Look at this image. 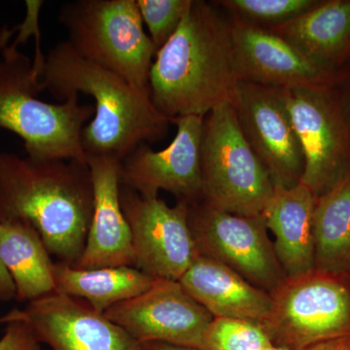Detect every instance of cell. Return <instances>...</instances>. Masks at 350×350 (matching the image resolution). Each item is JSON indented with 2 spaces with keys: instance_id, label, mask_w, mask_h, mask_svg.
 <instances>
[{
  "instance_id": "1",
  "label": "cell",
  "mask_w": 350,
  "mask_h": 350,
  "mask_svg": "<svg viewBox=\"0 0 350 350\" xmlns=\"http://www.w3.org/2000/svg\"><path fill=\"white\" fill-rule=\"evenodd\" d=\"M238 83L229 18L213 1L191 0L176 32L152 64L149 91L154 105L170 122L204 117L231 103Z\"/></svg>"
},
{
  "instance_id": "2",
  "label": "cell",
  "mask_w": 350,
  "mask_h": 350,
  "mask_svg": "<svg viewBox=\"0 0 350 350\" xmlns=\"http://www.w3.org/2000/svg\"><path fill=\"white\" fill-rule=\"evenodd\" d=\"M93 209L87 163L34 160L0 151V220L33 226L57 262L75 266L79 261Z\"/></svg>"
},
{
  "instance_id": "3",
  "label": "cell",
  "mask_w": 350,
  "mask_h": 350,
  "mask_svg": "<svg viewBox=\"0 0 350 350\" xmlns=\"http://www.w3.org/2000/svg\"><path fill=\"white\" fill-rule=\"evenodd\" d=\"M40 81L57 100L79 94L94 98L93 119L81 135L86 160L109 157L121 162L140 144L159 142L167 135L170 122L157 109L150 94L84 59L66 40L45 56Z\"/></svg>"
},
{
  "instance_id": "4",
  "label": "cell",
  "mask_w": 350,
  "mask_h": 350,
  "mask_svg": "<svg viewBox=\"0 0 350 350\" xmlns=\"http://www.w3.org/2000/svg\"><path fill=\"white\" fill-rule=\"evenodd\" d=\"M0 128L24 142L34 160H77L87 163L81 135L94 115V105L78 96L61 103L40 100V77L17 45H0Z\"/></svg>"
},
{
  "instance_id": "5",
  "label": "cell",
  "mask_w": 350,
  "mask_h": 350,
  "mask_svg": "<svg viewBox=\"0 0 350 350\" xmlns=\"http://www.w3.org/2000/svg\"><path fill=\"white\" fill-rule=\"evenodd\" d=\"M57 20L77 54L150 94L149 76L157 51L137 0H75L64 3Z\"/></svg>"
},
{
  "instance_id": "6",
  "label": "cell",
  "mask_w": 350,
  "mask_h": 350,
  "mask_svg": "<svg viewBox=\"0 0 350 350\" xmlns=\"http://www.w3.org/2000/svg\"><path fill=\"white\" fill-rule=\"evenodd\" d=\"M202 202L241 216H260L275 186L244 137L231 103L204 117L200 142Z\"/></svg>"
},
{
  "instance_id": "7",
  "label": "cell",
  "mask_w": 350,
  "mask_h": 350,
  "mask_svg": "<svg viewBox=\"0 0 350 350\" xmlns=\"http://www.w3.org/2000/svg\"><path fill=\"white\" fill-rule=\"evenodd\" d=\"M262 327L275 347L304 350L350 337V278L314 271L286 278L271 292Z\"/></svg>"
},
{
  "instance_id": "8",
  "label": "cell",
  "mask_w": 350,
  "mask_h": 350,
  "mask_svg": "<svg viewBox=\"0 0 350 350\" xmlns=\"http://www.w3.org/2000/svg\"><path fill=\"white\" fill-rule=\"evenodd\" d=\"M332 86L280 89L305 157L301 183L317 198L350 172L349 105Z\"/></svg>"
},
{
  "instance_id": "9",
  "label": "cell",
  "mask_w": 350,
  "mask_h": 350,
  "mask_svg": "<svg viewBox=\"0 0 350 350\" xmlns=\"http://www.w3.org/2000/svg\"><path fill=\"white\" fill-rule=\"evenodd\" d=\"M189 225L200 254L271 294L287 278L260 216L225 213L202 200L188 204Z\"/></svg>"
},
{
  "instance_id": "10",
  "label": "cell",
  "mask_w": 350,
  "mask_h": 350,
  "mask_svg": "<svg viewBox=\"0 0 350 350\" xmlns=\"http://www.w3.org/2000/svg\"><path fill=\"white\" fill-rule=\"evenodd\" d=\"M120 200L130 226L135 267L157 280L178 282L198 255L188 204L170 206L121 186Z\"/></svg>"
},
{
  "instance_id": "11",
  "label": "cell",
  "mask_w": 350,
  "mask_h": 350,
  "mask_svg": "<svg viewBox=\"0 0 350 350\" xmlns=\"http://www.w3.org/2000/svg\"><path fill=\"white\" fill-rule=\"evenodd\" d=\"M231 103L244 137L275 188L300 184L305 157L280 90L239 81Z\"/></svg>"
},
{
  "instance_id": "12",
  "label": "cell",
  "mask_w": 350,
  "mask_h": 350,
  "mask_svg": "<svg viewBox=\"0 0 350 350\" xmlns=\"http://www.w3.org/2000/svg\"><path fill=\"white\" fill-rule=\"evenodd\" d=\"M11 321L24 322L51 350H142V344L105 313L57 292L0 317V324Z\"/></svg>"
},
{
  "instance_id": "13",
  "label": "cell",
  "mask_w": 350,
  "mask_h": 350,
  "mask_svg": "<svg viewBox=\"0 0 350 350\" xmlns=\"http://www.w3.org/2000/svg\"><path fill=\"white\" fill-rule=\"evenodd\" d=\"M139 344L167 342L202 350L214 317L179 282L157 280L144 293L105 312Z\"/></svg>"
},
{
  "instance_id": "14",
  "label": "cell",
  "mask_w": 350,
  "mask_h": 350,
  "mask_svg": "<svg viewBox=\"0 0 350 350\" xmlns=\"http://www.w3.org/2000/svg\"><path fill=\"white\" fill-rule=\"evenodd\" d=\"M176 135L167 148L152 150L140 144L120 162L121 186L142 197H158L163 190L187 204L202 198L200 142L204 117L184 116L170 121Z\"/></svg>"
},
{
  "instance_id": "15",
  "label": "cell",
  "mask_w": 350,
  "mask_h": 350,
  "mask_svg": "<svg viewBox=\"0 0 350 350\" xmlns=\"http://www.w3.org/2000/svg\"><path fill=\"white\" fill-rule=\"evenodd\" d=\"M229 20L239 81L273 89L324 86L335 82V73L320 68L278 34Z\"/></svg>"
},
{
  "instance_id": "16",
  "label": "cell",
  "mask_w": 350,
  "mask_h": 350,
  "mask_svg": "<svg viewBox=\"0 0 350 350\" xmlns=\"http://www.w3.org/2000/svg\"><path fill=\"white\" fill-rule=\"evenodd\" d=\"M94 189V209L86 244L75 267H135L130 226L120 200V162L109 157H88Z\"/></svg>"
},
{
  "instance_id": "17",
  "label": "cell",
  "mask_w": 350,
  "mask_h": 350,
  "mask_svg": "<svg viewBox=\"0 0 350 350\" xmlns=\"http://www.w3.org/2000/svg\"><path fill=\"white\" fill-rule=\"evenodd\" d=\"M178 282L213 317L248 320L262 326L271 312V295L204 255H198Z\"/></svg>"
},
{
  "instance_id": "18",
  "label": "cell",
  "mask_w": 350,
  "mask_h": 350,
  "mask_svg": "<svg viewBox=\"0 0 350 350\" xmlns=\"http://www.w3.org/2000/svg\"><path fill=\"white\" fill-rule=\"evenodd\" d=\"M317 197L304 184L275 188L262 216L275 236L276 257L287 278H297L315 269L313 213Z\"/></svg>"
},
{
  "instance_id": "19",
  "label": "cell",
  "mask_w": 350,
  "mask_h": 350,
  "mask_svg": "<svg viewBox=\"0 0 350 350\" xmlns=\"http://www.w3.org/2000/svg\"><path fill=\"white\" fill-rule=\"evenodd\" d=\"M269 31L335 73L350 55V0L320 1L301 17Z\"/></svg>"
},
{
  "instance_id": "20",
  "label": "cell",
  "mask_w": 350,
  "mask_h": 350,
  "mask_svg": "<svg viewBox=\"0 0 350 350\" xmlns=\"http://www.w3.org/2000/svg\"><path fill=\"white\" fill-rule=\"evenodd\" d=\"M0 259L15 285V300L29 303L56 292L55 262L29 223L0 220Z\"/></svg>"
},
{
  "instance_id": "21",
  "label": "cell",
  "mask_w": 350,
  "mask_h": 350,
  "mask_svg": "<svg viewBox=\"0 0 350 350\" xmlns=\"http://www.w3.org/2000/svg\"><path fill=\"white\" fill-rule=\"evenodd\" d=\"M54 280L57 293L84 299L96 312L105 313L113 306L144 293L157 278L135 267L79 269L55 262Z\"/></svg>"
},
{
  "instance_id": "22",
  "label": "cell",
  "mask_w": 350,
  "mask_h": 350,
  "mask_svg": "<svg viewBox=\"0 0 350 350\" xmlns=\"http://www.w3.org/2000/svg\"><path fill=\"white\" fill-rule=\"evenodd\" d=\"M315 269L350 273V172L325 194L313 213Z\"/></svg>"
},
{
  "instance_id": "23",
  "label": "cell",
  "mask_w": 350,
  "mask_h": 350,
  "mask_svg": "<svg viewBox=\"0 0 350 350\" xmlns=\"http://www.w3.org/2000/svg\"><path fill=\"white\" fill-rule=\"evenodd\" d=\"M229 15V19L264 29L292 22L319 5L317 0H220L213 1Z\"/></svg>"
},
{
  "instance_id": "24",
  "label": "cell",
  "mask_w": 350,
  "mask_h": 350,
  "mask_svg": "<svg viewBox=\"0 0 350 350\" xmlns=\"http://www.w3.org/2000/svg\"><path fill=\"white\" fill-rule=\"evenodd\" d=\"M271 345L266 332L255 322L214 317L204 335L202 350H262Z\"/></svg>"
},
{
  "instance_id": "25",
  "label": "cell",
  "mask_w": 350,
  "mask_h": 350,
  "mask_svg": "<svg viewBox=\"0 0 350 350\" xmlns=\"http://www.w3.org/2000/svg\"><path fill=\"white\" fill-rule=\"evenodd\" d=\"M149 38L158 52L176 32L191 0H137Z\"/></svg>"
},
{
  "instance_id": "26",
  "label": "cell",
  "mask_w": 350,
  "mask_h": 350,
  "mask_svg": "<svg viewBox=\"0 0 350 350\" xmlns=\"http://www.w3.org/2000/svg\"><path fill=\"white\" fill-rule=\"evenodd\" d=\"M5 325L3 335L0 338V350H47L43 349L24 322L11 321Z\"/></svg>"
},
{
  "instance_id": "27",
  "label": "cell",
  "mask_w": 350,
  "mask_h": 350,
  "mask_svg": "<svg viewBox=\"0 0 350 350\" xmlns=\"http://www.w3.org/2000/svg\"><path fill=\"white\" fill-rule=\"evenodd\" d=\"M16 299V288L12 278L0 259V303H9Z\"/></svg>"
},
{
  "instance_id": "28",
  "label": "cell",
  "mask_w": 350,
  "mask_h": 350,
  "mask_svg": "<svg viewBox=\"0 0 350 350\" xmlns=\"http://www.w3.org/2000/svg\"><path fill=\"white\" fill-rule=\"evenodd\" d=\"M304 350H350V337L326 340Z\"/></svg>"
},
{
  "instance_id": "29",
  "label": "cell",
  "mask_w": 350,
  "mask_h": 350,
  "mask_svg": "<svg viewBox=\"0 0 350 350\" xmlns=\"http://www.w3.org/2000/svg\"><path fill=\"white\" fill-rule=\"evenodd\" d=\"M142 350H198L192 349V347H182V345H176L167 344V342H146L142 345Z\"/></svg>"
},
{
  "instance_id": "30",
  "label": "cell",
  "mask_w": 350,
  "mask_h": 350,
  "mask_svg": "<svg viewBox=\"0 0 350 350\" xmlns=\"http://www.w3.org/2000/svg\"><path fill=\"white\" fill-rule=\"evenodd\" d=\"M262 350H287V349H280V347H275V345H271V347H268V349H265Z\"/></svg>"
},
{
  "instance_id": "31",
  "label": "cell",
  "mask_w": 350,
  "mask_h": 350,
  "mask_svg": "<svg viewBox=\"0 0 350 350\" xmlns=\"http://www.w3.org/2000/svg\"><path fill=\"white\" fill-rule=\"evenodd\" d=\"M349 278H350V273H349Z\"/></svg>"
}]
</instances>
